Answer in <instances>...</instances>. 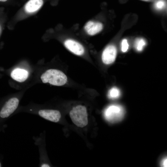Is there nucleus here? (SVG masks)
<instances>
[{"label":"nucleus","mask_w":167,"mask_h":167,"mask_svg":"<svg viewBox=\"0 0 167 167\" xmlns=\"http://www.w3.org/2000/svg\"><path fill=\"white\" fill-rule=\"evenodd\" d=\"M41 79L44 83H49L52 85L60 86L65 84L67 77L61 71L54 69L47 70L41 76Z\"/></svg>","instance_id":"obj_1"},{"label":"nucleus","mask_w":167,"mask_h":167,"mask_svg":"<svg viewBox=\"0 0 167 167\" xmlns=\"http://www.w3.org/2000/svg\"><path fill=\"white\" fill-rule=\"evenodd\" d=\"M70 116L73 122L79 127H83L88 124L87 109L84 106L74 107L70 112Z\"/></svg>","instance_id":"obj_2"},{"label":"nucleus","mask_w":167,"mask_h":167,"mask_svg":"<svg viewBox=\"0 0 167 167\" xmlns=\"http://www.w3.org/2000/svg\"><path fill=\"white\" fill-rule=\"evenodd\" d=\"M123 108L118 105H111L105 110L104 115L105 119L108 121L114 123L121 121L125 114Z\"/></svg>","instance_id":"obj_3"},{"label":"nucleus","mask_w":167,"mask_h":167,"mask_svg":"<svg viewBox=\"0 0 167 167\" xmlns=\"http://www.w3.org/2000/svg\"><path fill=\"white\" fill-rule=\"evenodd\" d=\"M28 111L44 119L54 122H58L61 118L60 112L57 110L38 108L37 110L29 109Z\"/></svg>","instance_id":"obj_4"},{"label":"nucleus","mask_w":167,"mask_h":167,"mask_svg":"<svg viewBox=\"0 0 167 167\" xmlns=\"http://www.w3.org/2000/svg\"><path fill=\"white\" fill-rule=\"evenodd\" d=\"M19 101L16 97H11L6 101L0 110V119H6L14 114L19 106Z\"/></svg>","instance_id":"obj_5"},{"label":"nucleus","mask_w":167,"mask_h":167,"mask_svg":"<svg viewBox=\"0 0 167 167\" xmlns=\"http://www.w3.org/2000/svg\"><path fill=\"white\" fill-rule=\"evenodd\" d=\"M117 53V49L114 45H109L107 46L102 54V60L103 62L107 65L113 63L115 60Z\"/></svg>","instance_id":"obj_6"},{"label":"nucleus","mask_w":167,"mask_h":167,"mask_svg":"<svg viewBox=\"0 0 167 167\" xmlns=\"http://www.w3.org/2000/svg\"><path fill=\"white\" fill-rule=\"evenodd\" d=\"M64 45L68 50L76 55H82L84 52V49L83 45L74 40L67 39L65 41Z\"/></svg>","instance_id":"obj_7"},{"label":"nucleus","mask_w":167,"mask_h":167,"mask_svg":"<svg viewBox=\"0 0 167 167\" xmlns=\"http://www.w3.org/2000/svg\"><path fill=\"white\" fill-rule=\"evenodd\" d=\"M103 27V24L100 22L89 21L85 24L84 29L89 35L93 36L101 32Z\"/></svg>","instance_id":"obj_8"},{"label":"nucleus","mask_w":167,"mask_h":167,"mask_svg":"<svg viewBox=\"0 0 167 167\" xmlns=\"http://www.w3.org/2000/svg\"><path fill=\"white\" fill-rule=\"evenodd\" d=\"M28 72L26 71L19 68L13 70L11 73V76L14 79L19 82L25 81L28 76Z\"/></svg>","instance_id":"obj_9"},{"label":"nucleus","mask_w":167,"mask_h":167,"mask_svg":"<svg viewBox=\"0 0 167 167\" xmlns=\"http://www.w3.org/2000/svg\"><path fill=\"white\" fill-rule=\"evenodd\" d=\"M43 0H29L26 3L25 10L28 13H32L36 11L42 6Z\"/></svg>","instance_id":"obj_10"},{"label":"nucleus","mask_w":167,"mask_h":167,"mask_svg":"<svg viewBox=\"0 0 167 167\" xmlns=\"http://www.w3.org/2000/svg\"><path fill=\"white\" fill-rule=\"evenodd\" d=\"M146 44V41L143 39L138 38L135 41V47L137 50L140 51L143 49Z\"/></svg>","instance_id":"obj_11"},{"label":"nucleus","mask_w":167,"mask_h":167,"mask_svg":"<svg viewBox=\"0 0 167 167\" xmlns=\"http://www.w3.org/2000/svg\"><path fill=\"white\" fill-rule=\"evenodd\" d=\"M121 93L118 88L114 87L111 88L108 93L109 97L112 99H115L118 98L120 96Z\"/></svg>","instance_id":"obj_12"},{"label":"nucleus","mask_w":167,"mask_h":167,"mask_svg":"<svg viewBox=\"0 0 167 167\" xmlns=\"http://www.w3.org/2000/svg\"><path fill=\"white\" fill-rule=\"evenodd\" d=\"M122 51L123 52H126L128 49L129 45L126 39H123L122 42Z\"/></svg>","instance_id":"obj_13"},{"label":"nucleus","mask_w":167,"mask_h":167,"mask_svg":"<svg viewBox=\"0 0 167 167\" xmlns=\"http://www.w3.org/2000/svg\"><path fill=\"white\" fill-rule=\"evenodd\" d=\"M164 2L161 1H159L157 2L155 4V6L156 8L158 9H162L164 6Z\"/></svg>","instance_id":"obj_14"},{"label":"nucleus","mask_w":167,"mask_h":167,"mask_svg":"<svg viewBox=\"0 0 167 167\" xmlns=\"http://www.w3.org/2000/svg\"><path fill=\"white\" fill-rule=\"evenodd\" d=\"M161 165L162 167H167V157H165L161 161Z\"/></svg>","instance_id":"obj_15"},{"label":"nucleus","mask_w":167,"mask_h":167,"mask_svg":"<svg viewBox=\"0 0 167 167\" xmlns=\"http://www.w3.org/2000/svg\"><path fill=\"white\" fill-rule=\"evenodd\" d=\"M8 0H0V2H5L7 1Z\"/></svg>","instance_id":"obj_16"},{"label":"nucleus","mask_w":167,"mask_h":167,"mask_svg":"<svg viewBox=\"0 0 167 167\" xmlns=\"http://www.w3.org/2000/svg\"><path fill=\"white\" fill-rule=\"evenodd\" d=\"M142 0L144 1H150L151 0Z\"/></svg>","instance_id":"obj_17"},{"label":"nucleus","mask_w":167,"mask_h":167,"mask_svg":"<svg viewBox=\"0 0 167 167\" xmlns=\"http://www.w3.org/2000/svg\"><path fill=\"white\" fill-rule=\"evenodd\" d=\"M2 167V165L1 162H0V167Z\"/></svg>","instance_id":"obj_18"}]
</instances>
